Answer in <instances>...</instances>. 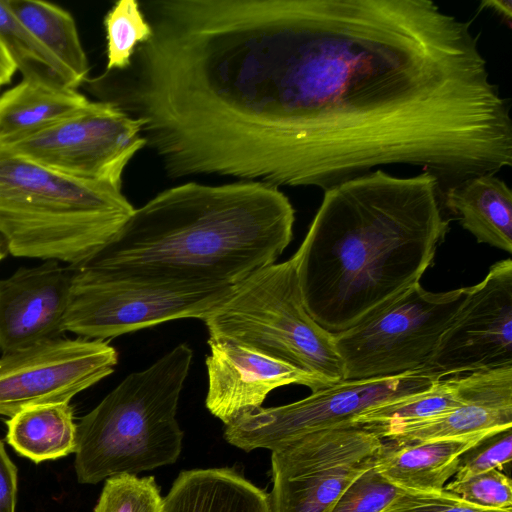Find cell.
<instances>
[{
	"label": "cell",
	"mask_w": 512,
	"mask_h": 512,
	"mask_svg": "<svg viewBox=\"0 0 512 512\" xmlns=\"http://www.w3.org/2000/svg\"><path fill=\"white\" fill-rule=\"evenodd\" d=\"M462 400L461 375L435 380L427 389L373 407L353 421L380 438L409 425L440 416Z\"/></svg>",
	"instance_id": "603a6c76"
},
{
	"label": "cell",
	"mask_w": 512,
	"mask_h": 512,
	"mask_svg": "<svg viewBox=\"0 0 512 512\" xmlns=\"http://www.w3.org/2000/svg\"><path fill=\"white\" fill-rule=\"evenodd\" d=\"M118 353L109 341L57 338L0 356V415L70 402L113 373Z\"/></svg>",
	"instance_id": "7c38bea8"
},
{
	"label": "cell",
	"mask_w": 512,
	"mask_h": 512,
	"mask_svg": "<svg viewBox=\"0 0 512 512\" xmlns=\"http://www.w3.org/2000/svg\"><path fill=\"white\" fill-rule=\"evenodd\" d=\"M471 21L430 0H226L188 108L222 174L326 191L390 164L441 191L512 164L510 103Z\"/></svg>",
	"instance_id": "6da1fadb"
},
{
	"label": "cell",
	"mask_w": 512,
	"mask_h": 512,
	"mask_svg": "<svg viewBox=\"0 0 512 512\" xmlns=\"http://www.w3.org/2000/svg\"><path fill=\"white\" fill-rule=\"evenodd\" d=\"M486 435L473 434L417 444L383 439L374 468L402 490L440 492L456 474L460 455Z\"/></svg>",
	"instance_id": "e0dca14e"
},
{
	"label": "cell",
	"mask_w": 512,
	"mask_h": 512,
	"mask_svg": "<svg viewBox=\"0 0 512 512\" xmlns=\"http://www.w3.org/2000/svg\"><path fill=\"white\" fill-rule=\"evenodd\" d=\"M437 379L424 367L395 376L341 380L296 402L246 413L225 425L224 437L245 451H272L312 432L353 425L363 412L425 390Z\"/></svg>",
	"instance_id": "30bf717a"
},
{
	"label": "cell",
	"mask_w": 512,
	"mask_h": 512,
	"mask_svg": "<svg viewBox=\"0 0 512 512\" xmlns=\"http://www.w3.org/2000/svg\"><path fill=\"white\" fill-rule=\"evenodd\" d=\"M77 89L24 79L0 94V143L56 124L89 106Z\"/></svg>",
	"instance_id": "ffe728a7"
},
{
	"label": "cell",
	"mask_w": 512,
	"mask_h": 512,
	"mask_svg": "<svg viewBox=\"0 0 512 512\" xmlns=\"http://www.w3.org/2000/svg\"><path fill=\"white\" fill-rule=\"evenodd\" d=\"M468 290L431 292L416 283L371 317L335 334L343 380L395 376L426 367Z\"/></svg>",
	"instance_id": "ba28073f"
},
{
	"label": "cell",
	"mask_w": 512,
	"mask_h": 512,
	"mask_svg": "<svg viewBox=\"0 0 512 512\" xmlns=\"http://www.w3.org/2000/svg\"><path fill=\"white\" fill-rule=\"evenodd\" d=\"M512 366V260L469 286L426 365L438 378Z\"/></svg>",
	"instance_id": "4fadbf2b"
},
{
	"label": "cell",
	"mask_w": 512,
	"mask_h": 512,
	"mask_svg": "<svg viewBox=\"0 0 512 512\" xmlns=\"http://www.w3.org/2000/svg\"><path fill=\"white\" fill-rule=\"evenodd\" d=\"M0 41L24 79L77 89L81 82L0 0Z\"/></svg>",
	"instance_id": "cb8c5ba5"
},
{
	"label": "cell",
	"mask_w": 512,
	"mask_h": 512,
	"mask_svg": "<svg viewBox=\"0 0 512 512\" xmlns=\"http://www.w3.org/2000/svg\"><path fill=\"white\" fill-rule=\"evenodd\" d=\"M206 407L225 425L262 407L268 394L281 386L299 384L312 392L328 382L286 362L225 339H208Z\"/></svg>",
	"instance_id": "5bb4252c"
},
{
	"label": "cell",
	"mask_w": 512,
	"mask_h": 512,
	"mask_svg": "<svg viewBox=\"0 0 512 512\" xmlns=\"http://www.w3.org/2000/svg\"><path fill=\"white\" fill-rule=\"evenodd\" d=\"M75 267L48 260L0 279L2 354L60 338L65 333Z\"/></svg>",
	"instance_id": "9a60e30c"
},
{
	"label": "cell",
	"mask_w": 512,
	"mask_h": 512,
	"mask_svg": "<svg viewBox=\"0 0 512 512\" xmlns=\"http://www.w3.org/2000/svg\"><path fill=\"white\" fill-rule=\"evenodd\" d=\"M161 512H270L268 495L229 468L183 471Z\"/></svg>",
	"instance_id": "d6986e66"
},
{
	"label": "cell",
	"mask_w": 512,
	"mask_h": 512,
	"mask_svg": "<svg viewBox=\"0 0 512 512\" xmlns=\"http://www.w3.org/2000/svg\"><path fill=\"white\" fill-rule=\"evenodd\" d=\"M8 254L5 241L0 237V261L3 260Z\"/></svg>",
	"instance_id": "836d02e7"
},
{
	"label": "cell",
	"mask_w": 512,
	"mask_h": 512,
	"mask_svg": "<svg viewBox=\"0 0 512 512\" xmlns=\"http://www.w3.org/2000/svg\"><path fill=\"white\" fill-rule=\"evenodd\" d=\"M234 286H204L112 276L75 267L65 332L107 341L167 321L203 319Z\"/></svg>",
	"instance_id": "52a82bcc"
},
{
	"label": "cell",
	"mask_w": 512,
	"mask_h": 512,
	"mask_svg": "<svg viewBox=\"0 0 512 512\" xmlns=\"http://www.w3.org/2000/svg\"><path fill=\"white\" fill-rule=\"evenodd\" d=\"M441 203L426 171L402 178L377 169L324 191L293 255L312 318L339 334L419 283L449 231Z\"/></svg>",
	"instance_id": "7a4b0ae2"
},
{
	"label": "cell",
	"mask_w": 512,
	"mask_h": 512,
	"mask_svg": "<svg viewBox=\"0 0 512 512\" xmlns=\"http://www.w3.org/2000/svg\"><path fill=\"white\" fill-rule=\"evenodd\" d=\"M134 209L121 188L62 174L0 143V237L12 256L81 266Z\"/></svg>",
	"instance_id": "277c9868"
},
{
	"label": "cell",
	"mask_w": 512,
	"mask_h": 512,
	"mask_svg": "<svg viewBox=\"0 0 512 512\" xmlns=\"http://www.w3.org/2000/svg\"><path fill=\"white\" fill-rule=\"evenodd\" d=\"M202 320L209 338L240 343L329 384L343 380L334 334L308 313L293 256L235 285Z\"/></svg>",
	"instance_id": "8992f818"
},
{
	"label": "cell",
	"mask_w": 512,
	"mask_h": 512,
	"mask_svg": "<svg viewBox=\"0 0 512 512\" xmlns=\"http://www.w3.org/2000/svg\"><path fill=\"white\" fill-rule=\"evenodd\" d=\"M462 400L454 409L389 433L401 444L489 434L512 427V366L461 375Z\"/></svg>",
	"instance_id": "2e32d148"
},
{
	"label": "cell",
	"mask_w": 512,
	"mask_h": 512,
	"mask_svg": "<svg viewBox=\"0 0 512 512\" xmlns=\"http://www.w3.org/2000/svg\"><path fill=\"white\" fill-rule=\"evenodd\" d=\"M512 459V427L492 432L460 455L455 479L497 469L505 470Z\"/></svg>",
	"instance_id": "f1b7e54d"
},
{
	"label": "cell",
	"mask_w": 512,
	"mask_h": 512,
	"mask_svg": "<svg viewBox=\"0 0 512 512\" xmlns=\"http://www.w3.org/2000/svg\"><path fill=\"white\" fill-rule=\"evenodd\" d=\"M106 72L129 67L137 48L149 41L152 29L136 0H119L104 18Z\"/></svg>",
	"instance_id": "d4e9b609"
},
{
	"label": "cell",
	"mask_w": 512,
	"mask_h": 512,
	"mask_svg": "<svg viewBox=\"0 0 512 512\" xmlns=\"http://www.w3.org/2000/svg\"><path fill=\"white\" fill-rule=\"evenodd\" d=\"M193 351L178 344L148 368L127 375L76 424L78 482L96 484L178 459L183 432L176 412Z\"/></svg>",
	"instance_id": "5b68a950"
},
{
	"label": "cell",
	"mask_w": 512,
	"mask_h": 512,
	"mask_svg": "<svg viewBox=\"0 0 512 512\" xmlns=\"http://www.w3.org/2000/svg\"><path fill=\"white\" fill-rule=\"evenodd\" d=\"M6 425L8 444L35 463L75 453L76 423L68 402L27 407Z\"/></svg>",
	"instance_id": "44dd1931"
},
{
	"label": "cell",
	"mask_w": 512,
	"mask_h": 512,
	"mask_svg": "<svg viewBox=\"0 0 512 512\" xmlns=\"http://www.w3.org/2000/svg\"><path fill=\"white\" fill-rule=\"evenodd\" d=\"M382 512H512V509L476 507L442 490L432 493L404 491Z\"/></svg>",
	"instance_id": "f546056e"
},
{
	"label": "cell",
	"mask_w": 512,
	"mask_h": 512,
	"mask_svg": "<svg viewBox=\"0 0 512 512\" xmlns=\"http://www.w3.org/2000/svg\"><path fill=\"white\" fill-rule=\"evenodd\" d=\"M295 211L273 185L194 182L167 189L130 214L84 263L125 278L235 286L281 256Z\"/></svg>",
	"instance_id": "3957f363"
},
{
	"label": "cell",
	"mask_w": 512,
	"mask_h": 512,
	"mask_svg": "<svg viewBox=\"0 0 512 512\" xmlns=\"http://www.w3.org/2000/svg\"><path fill=\"white\" fill-rule=\"evenodd\" d=\"M442 204L477 242L512 253V192L495 174L448 187L442 192Z\"/></svg>",
	"instance_id": "ac0fdd59"
},
{
	"label": "cell",
	"mask_w": 512,
	"mask_h": 512,
	"mask_svg": "<svg viewBox=\"0 0 512 512\" xmlns=\"http://www.w3.org/2000/svg\"><path fill=\"white\" fill-rule=\"evenodd\" d=\"M382 441L370 430L349 425L273 449L270 512H330L346 488L374 466Z\"/></svg>",
	"instance_id": "9c48e42d"
},
{
	"label": "cell",
	"mask_w": 512,
	"mask_h": 512,
	"mask_svg": "<svg viewBox=\"0 0 512 512\" xmlns=\"http://www.w3.org/2000/svg\"><path fill=\"white\" fill-rule=\"evenodd\" d=\"M162 502L154 477L120 474L105 480L94 512H161Z\"/></svg>",
	"instance_id": "484cf974"
},
{
	"label": "cell",
	"mask_w": 512,
	"mask_h": 512,
	"mask_svg": "<svg viewBox=\"0 0 512 512\" xmlns=\"http://www.w3.org/2000/svg\"><path fill=\"white\" fill-rule=\"evenodd\" d=\"M480 9H490L500 15L504 21L511 24L512 1L511 0H484L480 3Z\"/></svg>",
	"instance_id": "d6a6232c"
},
{
	"label": "cell",
	"mask_w": 512,
	"mask_h": 512,
	"mask_svg": "<svg viewBox=\"0 0 512 512\" xmlns=\"http://www.w3.org/2000/svg\"><path fill=\"white\" fill-rule=\"evenodd\" d=\"M404 491L373 466L346 488L330 512H382Z\"/></svg>",
	"instance_id": "83f0119b"
},
{
	"label": "cell",
	"mask_w": 512,
	"mask_h": 512,
	"mask_svg": "<svg viewBox=\"0 0 512 512\" xmlns=\"http://www.w3.org/2000/svg\"><path fill=\"white\" fill-rule=\"evenodd\" d=\"M14 15L80 82L87 80L89 62L73 16L43 0H6Z\"/></svg>",
	"instance_id": "7402d4cb"
},
{
	"label": "cell",
	"mask_w": 512,
	"mask_h": 512,
	"mask_svg": "<svg viewBox=\"0 0 512 512\" xmlns=\"http://www.w3.org/2000/svg\"><path fill=\"white\" fill-rule=\"evenodd\" d=\"M16 71L11 57L0 41V89L11 82Z\"/></svg>",
	"instance_id": "1f68e13d"
},
{
	"label": "cell",
	"mask_w": 512,
	"mask_h": 512,
	"mask_svg": "<svg viewBox=\"0 0 512 512\" xmlns=\"http://www.w3.org/2000/svg\"><path fill=\"white\" fill-rule=\"evenodd\" d=\"M443 490L476 507L512 509L511 479L497 469L454 479Z\"/></svg>",
	"instance_id": "4316f807"
},
{
	"label": "cell",
	"mask_w": 512,
	"mask_h": 512,
	"mask_svg": "<svg viewBox=\"0 0 512 512\" xmlns=\"http://www.w3.org/2000/svg\"><path fill=\"white\" fill-rule=\"evenodd\" d=\"M17 468L0 440V512H16Z\"/></svg>",
	"instance_id": "4dcf8cb0"
},
{
	"label": "cell",
	"mask_w": 512,
	"mask_h": 512,
	"mask_svg": "<svg viewBox=\"0 0 512 512\" xmlns=\"http://www.w3.org/2000/svg\"><path fill=\"white\" fill-rule=\"evenodd\" d=\"M3 145L62 174L121 188L125 167L146 140L141 121L110 102L91 101L84 110Z\"/></svg>",
	"instance_id": "8fae6325"
}]
</instances>
